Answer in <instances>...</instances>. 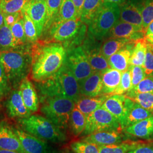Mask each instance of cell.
I'll use <instances>...</instances> for the list:
<instances>
[{"mask_svg": "<svg viewBox=\"0 0 153 153\" xmlns=\"http://www.w3.org/2000/svg\"><path fill=\"white\" fill-rule=\"evenodd\" d=\"M71 148L74 153H99L98 145L83 140L72 142Z\"/></svg>", "mask_w": 153, "mask_h": 153, "instance_id": "36", "label": "cell"}, {"mask_svg": "<svg viewBox=\"0 0 153 153\" xmlns=\"http://www.w3.org/2000/svg\"><path fill=\"white\" fill-rule=\"evenodd\" d=\"M109 38L126 39L133 42L145 38V31L141 27L119 20L108 33Z\"/></svg>", "mask_w": 153, "mask_h": 153, "instance_id": "11", "label": "cell"}, {"mask_svg": "<svg viewBox=\"0 0 153 153\" xmlns=\"http://www.w3.org/2000/svg\"><path fill=\"white\" fill-rule=\"evenodd\" d=\"M103 2V0H85L82 8L80 21L88 26L98 14Z\"/></svg>", "mask_w": 153, "mask_h": 153, "instance_id": "27", "label": "cell"}, {"mask_svg": "<svg viewBox=\"0 0 153 153\" xmlns=\"http://www.w3.org/2000/svg\"><path fill=\"white\" fill-rule=\"evenodd\" d=\"M102 74V95H111L114 93L120 82L121 71L113 68H109Z\"/></svg>", "mask_w": 153, "mask_h": 153, "instance_id": "25", "label": "cell"}, {"mask_svg": "<svg viewBox=\"0 0 153 153\" xmlns=\"http://www.w3.org/2000/svg\"><path fill=\"white\" fill-rule=\"evenodd\" d=\"M148 42L146 38L138 40L135 42L131 52L129 66H142L147 51Z\"/></svg>", "mask_w": 153, "mask_h": 153, "instance_id": "29", "label": "cell"}, {"mask_svg": "<svg viewBox=\"0 0 153 153\" xmlns=\"http://www.w3.org/2000/svg\"><path fill=\"white\" fill-rule=\"evenodd\" d=\"M0 149L25 153L13 127L5 123H0Z\"/></svg>", "mask_w": 153, "mask_h": 153, "instance_id": "16", "label": "cell"}, {"mask_svg": "<svg viewBox=\"0 0 153 153\" xmlns=\"http://www.w3.org/2000/svg\"><path fill=\"white\" fill-rule=\"evenodd\" d=\"M142 27L145 31L153 21V0H145L142 2Z\"/></svg>", "mask_w": 153, "mask_h": 153, "instance_id": "38", "label": "cell"}, {"mask_svg": "<svg viewBox=\"0 0 153 153\" xmlns=\"http://www.w3.org/2000/svg\"><path fill=\"white\" fill-rule=\"evenodd\" d=\"M120 7V20L143 28L141 13L142 2L139 0H126Z\"/></svg>", "mask_w": 153, "mask_h": 153, "instance_id": "14", "label": "cell"}, {"mask_svg": "<svg viewBox=\"0 0 153 153\" xmlns=\"http://www.w3.org/2000/svg\"><path fill=\"white\" fill-rule=\"evenodd\" d=\"M82 140L91 142L98 146L109 145L123 142L124 136L119 131H102L88 134Z\"/></svg>", "mask_w": 153, "mask_h": 153, "instance_id": "19", "label": "cell"}, {"mask_svg": "<svg viewBox=\"0 0 153 153\" xmlns=\"http://www.w3.org/2000/svg\"><path fill=\"white\" fill-rule=\"evenodd\" d=\"M131 73L129 68L121 74L120 82L112 95H125L131 88Z\"/></svg>", "mask_w": 153, "mask_h": 153, "instance_id": "40", "label": "cell"}, {"mask_svg": "<svg viewBox=\"0 0 153 153\" xmlns=\"http://www.w3.org/2000/svg\"><path fill=\"white\" fill-rule=\"evenodd\" d=\"M4 25V14L0 11V28L2 27Z\"/></svg>", "mask_w": 153, "mask_h": 153, "instance_id": "50", "label": "cell"}, {"mask_svg": "<svg viewBox=\"0 0 153 153\" xmlns=\"http://www.w3.org/2000/svg\"><path fill=\"white\" fill-rule=\"evenodd\" d=\"M153 115L152 112L143 108L140 104L126 96V113L121 125L122 131L126 127L143 120Z\"/></svg>", "mask_w": 153, "mask_h": 153, "instance_id": "13", "label": "cell"}, {"mask_svg": "<svg viewBox=\"0 0 153 153\" xmlns=\"http://www.w3.org/2000/svg\"><path fill=\"white\" fill-rule=\"evenodd\" d=\"M87 117L76 107L71 112L69 125L71 131L74 136H79L82 134L86 126Z\"/></svg>", "mask_w": 153, "mask_h": 153, "instance_id": "30", "label": "cell"}, {"mask_svg": "<svg viewBox=\"0 0 153 153\" xmlns=\"http://www.w3.org/2000/svg\"><path fill=\"white\" fill-rule=\"evenodd\" d=\"M18 121L24 131L44 141L62 142L66 140L62 129L42 116L31 115Z\"/></svg>", "mask_w": 153, "mask_h": 153, "instance_id": "4", "label": "cell"}, {"mask_svg": "<svg viewBox=\"0 0 153 153\" xmlns=\"http://www.w3.org/2000/svg\"><path fill=\"white\" fill-rule=\"evenodd\" d=\"M22 13L24 21V28L28 42L31 43L36 42L39 38L36 28L27 14L25 12Z\"/></svg>", "mask_w": 153, "mask_h": 153, "instance_id": "37", "label": "cell"}, {"mask_svg": "<svg viewBox=\"0 0 153 153\" xmlns=\"http://www.w3.org/2000/svg\"><path fill=\"white\" fill-rule=\"evenodd\" d=\"M9 84L4 68L2 64L0 62V88L4 91L6 94L9 90Z\"/></svg>", "mask_w": 153, "mask_h": 153, "instance_id": "46", "label": "cell"}, {"mask_svg": "<svg viewBox=\"0 0 153 153\" xmlns=\"http://www.w3.org/2000/svg\"><path fill=\"white\" fill-rule=\"evenodd\" d=\"M22 12H25L32 19L36 28L38 37L44 31L47 20V5L45 1H30Z\"/></svg>", "mask_w": 153, "mask_h": 153, "instance_id": "15", "label": "cell"}, {"mask_svg": "<svg viewBox=\"0 0 153 153\" xmlns=\"http://www.w3.org/2000/svg\"><path fill=\"white\" fill-rule=\"evenodd\" d=\"M153 38V21L152 22L149 26H148V28L146 31L145 33V38L148 41L149 40Z\"/></svg>", "mask_w": 153, "mask_h": 153, "instance_id": "48", "label": "cell"}, {"mask_svg": "<svg viewBox=\"0 0 153 153\" xmlns=\"http://www.w3.org/2000/svg\"><path fill=\"white\" fill-rule=\"evenodd\" d=\"M24 103L32 113L36 112L39 108L37 93L33 83L27 78L24 79L19 85V90Z\"/></svg>", "mask_w": 153, "mask_h": 153, "instance_id": "22", "label": "cell"}, {"mask_svg": "<svg viewBox=\"0 0 153 153\" xmlns=\"http://www.w3.org/2000/svg\"><path fill=\"white\" fill-rule=\"evenodd\" d=\"M10 29L14 38L16 39V42L20 46H22L23 44H25L27 42L24 28V21L23 17L13 24Z\"/></svg>", "mask_w": 153, "mask_h": 153, "instance_id": "39", "label": "cell"}, {"mask_svg": "<svg viewBox=\"0 0 153 153\" xmlns=\"http://www.w3.org/2000/svg\"><path fill=\"white\" fill-rule=\"evenodd\" d=\"M0 153H19L13 152V151H10V150H5V149H0Z\"/></svg>", "mask_w": 153, "mask_h": 153, "instance_id": "51", "label": "cell"}, {"mask_svg": "<svg viewBox=\"0 0 153 153\" xmlns=\"http://www.w3.org/2000/svg\"><path fill=\"white\" fill-rule=\"evenodd\" d=\"M127 153H153V143L141 142Z\"/></svg>", "mask_w": 153, "mask_h": 153, "instance_id": "45", "label": "cell"}, {"mask_svg": "<svg viewBox=\"0 0 153 153\" xmlns=\"http://www.w3.org/2000/svg\"><path fill=\"white\" fill-rule=\"evenodd\" d=\"M126 96L140 104L142 107L153 113V93H133L128 92Z\"/></svg>", "mask_w": 153, "mask_h": 153, "instance_id": "34", "label": "cell"}, {"mask_svg": "<svg viewBox=\"0 0 153 153\" xmlns=\"http://www.w3.org/2000/svg\"><path fill=\"white\" fill-rule=\"evenodd\" d=\"M147 42H148V43H149L150 44H152L153 45V38L152 39H150V40H149Z\"/></svg>", "mask_w": 153, "mask_h": 153, "instance_id": "53", "label": "cell"}, {"mask_svg": "<svg viewBox=\"0 0 153 153\" xmlns=\"http://www.w3.org/2000/svg\"><path fill=\"white\" fill-rule=\"evenodd\" d=\"M85 0H73V4L76 10V18L80 20L82 13V8Z\"/></svg>", "mask_w": 153, "mask_h": 153, "instance_id": "47", "label": "cell"}, {"mask_svg": "<svg viewBox=\"0 0 153 153\" xmlns=\"http://www.w3.org/2000/svg\"><path fill=\"white\" fill-rule=\"evenodd\" d=\"M134 42H135L126 39L109 38L104 42L102 46L100 47V52L108 60L112 55L115 54V53L126 47L128 44Z\"/></svg>", "mask_w": 153, "mask_h": 153, "instance_id": "28", "label": "cell"}, {"mask_svg": "<svg viewBox=\"0 0 153 153\" xmlns=\"http://www.w3.org/2000/svg\"><path fill=\"white\" fill-rule=\"evenodd\" d=\"M38 83L39 90L44 99L58 97L76 103L82 97L79 82L65 63L54 75Z\"/></svg>", "mask_w": 153, "mask_h": 153, "instance_id": "2", "label": "cell"}, {"mask_svg": "<svg viewBox=\"0 0 153 153\" xmlns=\"http://www.w3.org/2000/svg\"><path fill=\"white\" fill-rule=\"evenodd\" d=\"M120 7L116 4L104 2L100 11L88 25L89 38L100 41L106 36L120 19Z\"/></svg>", "mask_w": 153, "mask_h": 153, "instance_id": "5", "label": "cell"}, {"mask_svg": "<svg viewBox=\"0 0 153 153\" xmlns=\"http://www.w3.org/2000/svg\"><path fill=\"white\" fill-rule=\"evenodd\" d=\"M126 0H103V2H110V3H114L116 4L119 6L122 5Z\"/></svg>", "mask_w": 153, "mask_h": 153, "instance_id": "49", "label": "cell"}, {"mask_svg": "<svg viewBox=\"0 0 153 153\" xmlns=\"http://www.w3.org/2000/svg\"><path fill=\"white\" fill-rule=\"evenodd\" d=\"M66 51L60 43H52L36 47L32 57V77L41 82L52 76L65 61Z\"/></svg>", "mask_w": 153, "mask_h": 153, "instance_id": "1", "label": "cell"}, {"mask_svg": "<svg viewBox=\"0 0 153 153\" xmlns=\"http://www.w3.org/2000/svg\"><path fill=\"white\" fill-rule=\"evenodd\" d=\"M91 40L87 41L82 46L88 56V60L94 71L103 73L111 68L108 60L102 54L100 48L96 44L97 40L90 38Z\"/></svg>", "mask_w": 153, "mask_h": 153, "instance_id": "12", "label": "cell"}, {"mask_svg": "<svg viewBox=\"0 0 153 153\" xmlns=\"http://www.w3.org/2000/svg\"><path fill=\"white\" fill-rule=\"evenodd\" d=\"M1 51H0V57H1Z\"/></svg>", "mask_w": 153, "mask_h": 153, "instance_id": "55", "label": "cell"}, {"mask_svg": "<svg viewBox=\"0 0 153 153\" xmlns=\"http://www.w3.org/2000/svg\"><path fill=\"white\" fill-rule=\"evenodd\" d=\"M20 45L14 38L10 28L4 25L0 28V51H9L19 48Z\"/></svg>", "mask_w": 153, "mask_h": 153, "instance_id": "31", "label": "cell"}, {"mask_svg": "<svg viewBox=\"0 0 153 153\" xmlns=\"http://www.w3.org/2000/svg\"><path fill=\"white\" fill-rule=\"evenodd\" d=\"M65 64L78 82L88 78L94 72L89 63L85 51L81 46L67 51Z\"/></svg>", "mask_w": 153, "mask_h": 153, "instance_id": "8", "label": "cell"}, {"mask_svg": "<svg viewBox=\"0 0 153 153\" xmlns=\"http://www.w3.org/2000/svg\"><path fill=\"white\" fill-rule=\"evenodd\" d=\"M86 32V25L79 19H73L62 23L51 32V35L55 42L71 41V45L74 48L83 40Z\"/></svg>", "mask_w": 153, "mask_h": 153, "instance_id": "7", "label": "cell"}, {"mask_svg": "<svg viewBox=\"0 0 153 153\" xmlns=\"http://www.w3.org/2000/svg\"><path fill=\"white\" fill-rule=\"evenodd\" d=\"M128 92L133 93H153V76H146L136 87Z\"/></svg>", "mask_w": 153, "mask_h": 153, "instance_id": "42", "label": "cell"}, {"mask_svg": "<svg viewBox=\"0 0 153 153\" xmlns=\"http://www.w3.org/2000/svg\"><path fill=\"white\" fill-rule=\"evenodd\" d=\"M80 93L82 96L97 97L102 95V74L94 71L88 78L79 82Z\"/></svg>", "mask_w": 153, "mask_h": 153, "instance_id": "17", "label": "cell"}, {"mask_svg": "<svg viewBox=\"0 0 153 153\" xmlns=\"http://www.w3.org/2000/svg\"><path fill=\"white\" fill-rule=\"evenodd\" d=\"M129 68L131 73V90L136 87L138 84L143 80L146 76L142 66L130 65Z\"/></svg>", "mask_w": 153, "mask_h": 153, "instance_id": "43", "label": "cell"}, {"mask_svg": "<svg viewBox=\"0 0 153 153\" xmlns=\"http://www.w3.org/2000/svg\"><path fill=\"white\" fill-rule=\"evenodd\" d=\"M33 1H45V0H30Z\"/></svg>", "mask_w": 153, "mask_h": 153, "instance_id": "54", "label": "cell"}, {"mask_svg": "<svg viewBox=\"0 0 153 153\" xmlns=\"http://www.w3.org/2000/svg\"><path fill=\"white\" fill-rule=\"evenodd\" d=\"M141 142L126 141L117 144L100 145L98 146L99 150V153H127Z\"/></svg>", "mask_w": 153, "mask_h": 153, "instance_id": "32", "label": "cell"}, {"mask_svg": "<svg viewBox=\"0 0 153 153\" xmlns=\"http://www.w3.org/2000/svg\"><path fill=\"white\" fill-rule=\"evenodd\" d=\"M126 95H111L102 105L117 119L120 126L126 113Z\"/></svg>", "mask_w": 153, "mask_h": 153, "instance_id": "21", "label": "cell"}, {"mask_svg": "<svg viewBox=\"0 0 153 153\" xmlns=\"http://www.w3.org/2000/svg\"><path fill=\"white\" fill-rule=\"evenodd\" d=\"M25 153H56L44 141L19 128H13Z\"/></svg>", "mask_w": 153, "mask_h": 153, "instance_id": "10", "label": "cell"}, {"mask_svg": "<svg viewBox=\"0 0 153 153\" xmlns=\"http://www.w3.org/2000/svg\"><path fill=\"white\" fill-rule=\"evenodd\" d=\"M129 136L153 140V115L123 129Z\"/></svg>", "mask_w": 153, "mask_h": 153, "instance_id": "20", "label": "cell"}, {"mask_svg": "<svg viewBox=\"0 0 153 153\" xmlns=\"http://www.w3.org/2000/svg\"><path fill=\"white\" fill-rule=\"evenodd\" d=\"M134 43L128 44L109 57L108 62L111 68L116 69L121 73L128 69Z\"/></svg>", "mask_w": 153, "mask_h": 153, "instance_id": "23", "label": "cell"}, {"mask_svg": "<svg viewBox=\"0 0 153 153\" xmlns=\"http://www.w3.org/2000/svg\"><path fill=\"white\" fill-rule=\"evenodd\" d=\"M30 0H1L0 11L3 14L22 12Z\"/></svg>", "mask_w": 153, "mask_h": 153, "instance_id": "33", "label": "cell"}, {"mask_svg": "<svg viewBox=\"0 0 153 153\" xmlns=\"http://www.w3.org/2000/svg\"><path fill=\"white\" fill-rule=\"evenodd\" d=\"M4 25L9 27L23 17V13H16L12 14H4Z\"/></svg>", "mask_w": 153, "mask_h": 153, "instance_id": "44", "label": "cell"}, {"mask_svg": "<svg viewBox=\"0 0 153 153\" xmlns=\"http://www.w3.org/2000/svg\"><path fill=\"white\" fill-rule=\"evenodd\" d=\"M142 68L146 76H153V45L148 42L147 51Z\"/></svg>", "mask_w": 153, "mask_h": 153, "instance_id": "41", "label": "cell"}, {"mask_svg": "<svg viewBox=\"0 0 153 153\" xmlns=\"http://www.w3.org/2000/svg\"><path fill=\"white\" fill-rule=\"evenodd\" d=\"M122 131L120 123L108 111L102 107L87 117L86 126L82 135L88 136L102 131Z\"/></svg>", "mask_w": 153, "mask_h": 153, "instance_id": "9", "label": "cell"}, {"mask_svg": "<svg viewBox=\"0 0 153 153\" xmlns=\"http://www.w3.org/2000/svg\"><path fill=\"white\" fill-rule=\"evenodd\" d=\"M63 0H45L47 5V20L44 30L50 29L60 10Z\"/></svg>", "mask_w": 153, "mask_h": 153, "instance_id": "35", "label": "cell"}, {"mask_svg": "<svg viewBox=\"0 0 153 153\" xmlns=\"http://www.w3.org/2000/svg\"><path fill=\"white\" fill-rule=\"evenodd\" d=\"M6 108L8 115L13 118H26L32 114L24 103L19 90L12 91L6 102Z\"/></svg>", "mask_w": 153, "mask_h": 153, "instance_id": "18", "label": "cell"}, {"mask_svg": "<svg viewBox=\"0 0 153 153\" xmlns=\"http://www.w3.org/2000/svg\"><path fill=\"white\" fill-rule=\"evenodd\" d=\"M44 99H46L40 109L42 114L61 129H66L76 102L70 99L58 97Z\"/></svg>", "mask_w": 153, "mask_h": 153, "instance_id": "6", "label": "cell"}, {"mask_svg": "<svg viewBox=\"0 0 153 153\" xmlns=\"http://www.w3.org/2000/svg\"><path fill=\"white\" fill-rule=\"evenodd\" d=\"M109 96L108 95H102L97 97H81L76 103V107L87 117L94 111L101 107Z\"/></svg>", "mask_w": 153, "mask_h": 153, "instance_id": "24", "label": "cell"}, {"mask_svg": "<svg viewBox=\"0 0 153 153\" xmlns=\"http://www.w3.org/2000/svg\"><path fill=\"white\" fill-rule=\"evenodd\" d=\"M2 64L10 84L16 86L26 78L31 69L32 57L26 51L9 50L1 52Z\"/></svg>", "mask_w": 153, "mask_h": 153, "instance_id": "3", "label": "cell"}, {"mask_svg": "<svg viewBox=\"0 0 153 153\" xmlns=\"http://www.w3.org/2000/svg\"><path fill=\"white\" fill-rule=\"evenodd\" d=\"M73 19L77 18L76 10L73 0H63L59 13L50 28V33L62 23Z\"/></svg>", "mask_w": 153, "mask_h": 153, "instance_id": "26", "label": "cell"}, {"mask_svg": "<svg viewBox=\"0 0 153 153\" xmlns=\"http://www.w3.org/2000/svg\"><path fill=\"white\" fill-rule=\"evenodd\" d=\"M1 0H0V4H1Z\"/></svg>", "mask_w": 153, "mask_h": 153, "instance_id": "56", "label": "cell"}, {"mask_svg": "<svg viewBox=\"0 0 153 153\" xmlns=\"http://www.w3.org/2000/svg\"><path fill=\"white\" fill-rule=\"evenodd\" d=\"M5 94H6L5 92L0 88V99L5 95Z\"/></svg>", "mask_w": 153, "mask_h": 153, "instance_id": "52", "label": "cell"}]
</instances>
